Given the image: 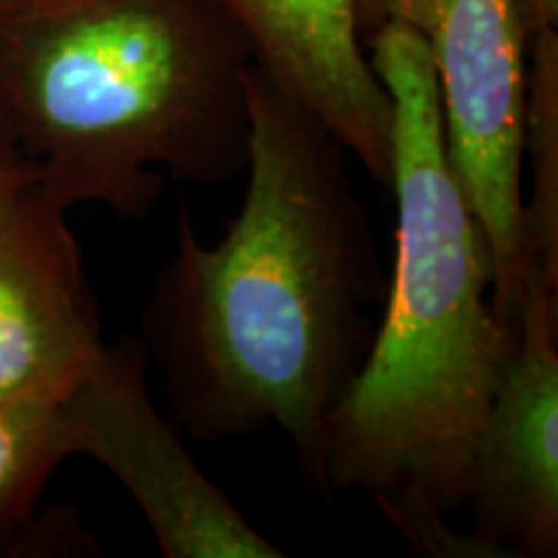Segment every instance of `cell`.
I'll return each mask as SVG.
<instances>
[{"mask_svg":"<svg viewBox=\"0 0 558 558\" xmlns=\"http://www.w3.org/2000/svg\"><path fill=\"white\" fill-rule=\"evenodd\" d=\"M512 9L525 39L538 32L558 29V0H512Z\"/></svg>","mask_w":558,"mask_h":558,"instance_id":"4fadbf2b","label":"cell"},{"mask_svg":"<svg viewBox=\"0 0 558 558\" xmlns=\"http://www.w3.org/2000/svg\"><path fill=\"white\" fill-rule=\"evenodd\" d=\"M220 3L248 39L254 65L390 190L393 104L362 45L360 0Z\"/></svg>","mask_w":558,"mask_h":558,"instance_id":"ba28073f","label":"cell"},{"mask_svg":"<svg viewBox=\"0 0 558 558\" xmlns=\"http://www.w3.org/2000/svg\"><path fill=\"white\" fill-rule=\"evenodd\" d=\"M251 62L220 0H0V107L65 209L140 220L163 173L239 177Z\"/></svg>","mask_w":558,"mask_h":558,"instance_id":"3957f363","label":"cell"},{"mask_svg":"<svg viewBox=\"0 0 558 558\" xmlns=\"http://www.w3.org/2000/svg\"><path fill=\"white\" fill-rule=\"evenodd\" d=\"M445 158L492 256L494 311L520 329L525 34L512 0H439L427 34Z\"/></svg>","mask_w":558,"mask_h":558,"instance_id":"277c9868","label":"cell"},{"mask_svg":"<svg viewBox=\"0 0 558 558\" xmlns=\"http://www.w3.org/2000/svg\"><path fill=\"white\" fill-rule=\"evenodd\" d=\"M369 62L393 104L396 256L386 308L320 437L318 486L362 492L424 556L476 558L448 525L518 331L497 316L492 256L445 158L427 34L383 21Z\"/></svg>","mask_w":558,"mask_h":558,"instance_id":"7a4b0ae2","label":"cell"},{"mask_svg":"<svg viewBox=\"0 0 558 558\" xmlns=\"http://www.w3.org/2000/svg\"><path fill=\"white\" fill-rule=\"evenodd\" d=\"M143 341L104 344L62 396L75 456L94 458L135 499L166 558H277L256 530L181 445L148 393Z\"/></svg>","mask_w":558,"mask_h":558,"instance_id":"5b68a950","label":"cell"},{"mask_svg":"<svg viewBox=\"0 0 558 558\" xmlns=\"http://www.w3.org/2000/svg\"><path fill=\"white\" fill-rule=\"evenodd\" d=\"M246 104L243 205L218 243H202L181 209L143 347L181 429L220 439L271 424L318 486L320 437L386 282L349 153L254 62Z\"/></svg>","mask_w":558,"mask_h":558,"instance_id":"6da1fadb","label":"cell"},{"mask_svg":"<svg viewBox=\"0 0 558 558\" xmlns=\"http://www.w3.org/2000/svg\"><path fill=\"white\" fill-rule=\"evenodd\" d=\"M65 207L34 177L0 184V401H58L107 341Z\"/></svg>","mask_w":558,"mask_h":558,"instance_id":"52a82bcc","label":"cell"},{"mask_svg":"<svg viewBox=\"0 0 558 558\" xmlns=\"http://www.w3.org/2000/svg\"><path fill=\"white\" fill-rule=\"evenodd\" d=\"M75 456L58 401H0V541L29 518L41 486Z\"/></svg>","mask_w":558,"mask_h":558,"instance_id":"30bf717a","label":"cell"},{"mask_svg":"<svg viewBox=\"0 0 558 558\" xmlns=\"http://www.w3.org/2000/svg\"><path fill=\"white\" fill-rule=\"evenodd\" d=\"M362 24L380 26L383 21H403L414 29L429 34L435 24L439 0H360Z\"/></svg>","mask_w":558,"mask_h":558,"instance_id":"8fae6325","label":"cell"},{"mask_svg":"<svg viewBox=\"0 0 558 558\" xmlns=\"http://www.w3.org/2000/svg\"><path fill=\"white\" fill-rule=\"evenodd\" d=\"M476 558L558 554V288L530 264L518 344L473 448Z\"/></svg>","mask_w":558,"mask_h":558,"instance_id":"8992f818","label":"cell"},{"mask_svg":"<svg viewBox=\"0 0 558 558\" xmlns=\"http://www.w3.org/2000/svg\"><path fill=\"white\" fill-rule=\"evenodd\" d=\"M24 177H32V166L24 158V153H21L16 135H13L9 124V117H5L3 107H0V184Z\"/></svg>","mask_w":558,"mask_h":558,"instance_id":"7c38bea8","label":"cell"},{"mask_svg":"<svg viewBox=\"0 0 558 558\" xmlns=\"http://www.w3.org/2000/svg\"><path fill=\"white\" fill-rule=\"evenodd\" d=\"M522 233L527 267L558 288V29L525 39V128H522Z\"/></svg>","mask_w":558,"mask_h":558,"instance_id":"9c48e42d","label":"cell"}]
</instances>
